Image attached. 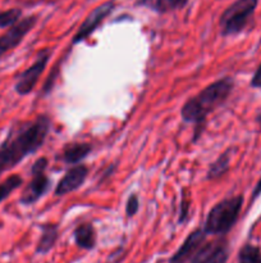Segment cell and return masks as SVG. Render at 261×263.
<instances>
[{"instance_id":"17","label":"cell","mask_w":261,"mask_h":263,"mask_svg":"<svg viewBox=\"0 0 261 263\" xmlns=\"http://www.w3.org/2000/svg\"><path fill=\"white\" fill-rule=\"evenodd\" d=\"M238 263H261V249L253 244H245L238 252Z\"/></svg>"},{"instance_id":"21","label":"cell","mask_w":261,"mask_h":263,"mask_svg":"<svg viewBox=\"0 0 261 263\" xmlns=\"http://www.w3.org/2000/svg\"><path fill=\"white\" fill-rule=\"evenodd\" d=\"M189 211H191V200H189L188 195L186 192H183L181 199V205H179V217H178V223H186L189 218Z\"/></svg>"},{"instance_id":"3","label":"cell","mask_w":261,"mask_h":263,"mask_svg":"<svg viewBox=\"0 0 261 263\" xmlns=\"http://www.w3.org/2000/svg\"><path fill=\"white\" fill-rule=\"evenodd\" d=\"M243 195L225 198L209 211L204 223V231L207 235H227L240 218L243 207Z\"/></svg>"},{"instance_id":"19","label":"cell","mask_w":261,"mask_h":263,"mask_svg":"<svg viewBox=\"0 0 261 263\" xmlns=\"http://www.w3.org/2000/svg\"><path fill=\"white\" fill-rule=\"evenodd\" d=\"M22 18V9L10 8V9L0 12V28H9Z\"/></svg>"},{"instance_id":"7","label":"cell","mask_w":261,"mask_h":263,"mask_svg":"<svg viewBox=\"0 0 261 263\" xmlns=\"http://www.w3.org/2000/svg\"><path fill=\"white\" fill-rule=\"evenodd\" d=\"M114 0H109V2H105L102 3V4L97 5V7L95 8V9H92L91 12H90V14L84 18L83 22L81 23V26H79V28L77 30V32L74 33V36L72 37L71 45H78V44L87 40V39H89L90 36L102 25V22L114 12Z\"/></svg>"},{"instance_id":"16","label":"cell","mask_w":261,"mask_h":263,"mask_svg":"<svg viewBox=\"0 0 261 263\" xmlns=\"http://www.w3.org/2000/svg\"><path fill=\"white\" fill-rule=\"evenodd\" d=\"M23 185V179L20 175H10L4 181L0 182V203L7 200L12 195L13 192L19 189Z\"/></svg>"},{"instance_id":"18","label":"cell","mask_w":261,"mask_h":263,"mask_svg":"<svg viewBox=\"0 0 261 263\" xmlns=\"http://www.w3.org/2000/svg\"><path fill=\"white\" fill-rule=\"evenodd\" d=\"M216 241H205L201 248L194 253L189 263H209L216 248Z\"/></svg>"},{"instance_id":"10","label":"cell","mask_w":261,"mask_h":263,"mask_svg":"<svg viewBox=\"0 0 261 263\" xmlns=\"http://www.w3.org/2000/svg\"><path fill=\"white\" fill-rule=\"evenodd\" d=\"M206 236L207 234L205 233L202 228H199L192 231V233H189L188 236L184 239L183 244L178 248V251L170 257L169 263H186L191 261L194 253L206 241Z\"/></svg>"},{"instance_id":"2","label":"cell","mask_w":261,"mask_h":263,"mask_svg":"<svg viewBox=\"0 0 261 263\" xmlns=\"http://www.w3.org/2000/svg\"><path fill=\"white\" fill-rule=\"evenodd\" d=\"M234 89V80L229 76L222 77L211 82L196 95L186 100L181 108V117L183 122L193 125L192 141L197 143L206 126L207 117L215 109L224 104Z\"/></svg>"},{"instance_id":"24","label":"cell","mask_w":261,"mask_h":263,"mask_svg":"<svg viewBox=\"0 0 261 263\" xmlns=\"http://www.w3.org/2000/svg\"><path fill=\"white\" fill-rule=\"evenodd\" d=\"M260 194H261V179L258 180L257 185H256L255 189H253V192H252V200H255L256 198H257Z\"/></svg>"},{"instance_id":"6","label":"cell","mask_w":261,"mask_h":263,"mask_svg":"<svg viewBox=\"0 0 261 263\" xmlns=\"http://www.w3.org/2000/svg\"><path fill=\"white\" fill-rule=\"evenodd\" d=\"M51 55H53V49L51 48L41 49L37 55H36L33 63L18 74L14 82V91L18 95L26 97V95L31 94L33 91L38 80L41 79L42 73L45 72Z\"/></svg>"},{"instance_id":"22","label":"cell","mask_w":261,"mask_h":263,"mask_svg":"<svg viewBox=\"0 0 261 263\" xmlns=\"http://www.w3.org/2000/svg\"><path fill=\"white\" fill-rule=\"evenodd\" d=\"M140 211V199L137 194H130L125 203V215L127 217H133Z\"/></svg>"},{"instance_id":"11","label":"cell","mask_w":261,"mask_h":263,"mask_svg":"<svg viewBox=\"0 0 261 263\" xmlns=\"http://www.w3.org/2000/svg\"><path fill=\"white\" fill-rule=\"evenodd\" d=\"M92 153V145L84 141H73L68 143L63 148L60 154V161L67 164H79Z\"/></svg>"},{"instance_id":"15","label":"cell","mask_w":261,"mask_h":263,"mask_svg":"<svg viewBox=\"0 0 261 263\" xmlns=\"http://www.w3.org/2000/svg\"><path fill=\"white\" fill-rule=\"evenodd\" d=\"M230 158H232V151L227 149L214 162H211L206 172L207 181H216V180L222 179L229 171Z\"/></svg>"},{"instance_id":"12","label":"cell","mask_w":261,"mask_h":263,"mask_svg":"<svg viewBox=\"0 0 261 263\" xmlns=\"http://www.w3.org/2000/svg\"><path fill=\"white\" fill-rule=\"evenodd\" d=\"M188 2L189 0H137L135 5L146 8L158 14H166V13L183 9L188 4Z\"/></svg>"},{"instance_id":"20","label":"cell","mask_w":261,"mask_h":263,"mask_svg":"<svg viewBox=\"0 0 261 263\" xmlns=\"http://www.w3.org/2000/svg\"><path fill=\"white\" fill-rule=\"evenodd\" d=\"M228 257H229V247L225 239H219L216 241V248H215L214 254L209 263H227Z\"/></svg>"},{"instance_id":"1","label":"cell","mask_w":261,"mask_h":263,"mask_svg":"<svg viewBox=\"0 0 261 263\" xmlns=\"http://www.w3.org/2000/svg\"><path fill=\"white\" fill-rule=\"evenodd\" d=\"M50 128L51 120L46 113L33 120L15 122L0 143V176L42 148Z\"/></svg>"},{"instance_id":"8","label":"cell","mask_w":261,"mask_h":263,"mask_svg":"<svg viewBox=\"0 0 261 263\" xmlns=\"http://www.w3.org/2000/svg\"><path fill=\"white\" fill-rule=\"evenodd\" d=\"M37 21V15H27V17L20 18L17 23L10 26V27L0 36V59H2L5 54L14 50V49L22 43L23 39L35 28Z\"/></svg>"},{"instance_id":"25","label":"cell","mask_w":261,"mask_h":263,"mask_svg":"<svg viewBox=\"0 0 261 263\" xmlns=\"http://www.w3.org/2000/svg\"><path fill=\"white\" fill-rule=\"evenodd\" d=\"M257 123H258V126H260V130H261V113L258 115V117H257Z\"/></svg>"},{"instance_id":"4","label":"cell","mask_w":261,"mask_h":263,"mask_svg":"<svg viewBox=\"0 0 261 263\" xmlns=\"http://www.w3.org/2000/svg\"><path fill=\"white\" fill-rule=\"evenodd\" d=\"M258 0H235L219 18V28L223 37L235 36L243 32L252 20Z\"/></svg>"},{"instance_id":"9","label":"cell","mask_w":261,"mask_h":263,"mask_svg":"<svg viewBox=\"0 0 261 263\" xmlns=\"http://www.w3.org/2000/svg\"><path fill=\"white\" fill-rule=\"evenodd\" d=\"M89 174L90 170L86 164L79 163L69 168L64 174V176L59 180L58 185L54 190V195L55 197H64V195L71 194V193L78 190L84 184Z\"/></svg>"},{"instance_id":"23","label":"cell","mask_w":261,"mask_h":263,"mask_svg":"<svg viewBox=\"0 0 261 263\" xmlns=\"http://www.w3.org/2000/svg\"><path fill=\"white\" fill-rule=\"evenodd\" d=\"M250 85L251 87H255V89H261V63L256 68L255 73H253L252 79H251Z\"/></svg>"},{"instance_id":"5","label":"cell","mask_w":261,"mask_h":263,"mask_svg":"<svg viewBox=\"0 0 261 263\" xmlns=\"http://www.w3.org/2000/svg\"><path fill=\"white\" fill-rule=\"evenodd\" d=\"M49 161L46 157H41L31 166V180L27 186L23 189L19 197L22 205H32L37 203L41 198L48 194L51 186V179L46 175Z\"/></svg>"},{"instance_id":"14","label":"cell","mask_w":261,"mask_h":263,"mask_svg":"<svg viewBox=\"0 0 261 263\" xmlns=\"http://www.w3.org/2000/svg\"><path fill=\"white\" fill-rule=\"evenodd\" d=\"M73 238L77 247L84 251H92L96 247L97 235L91 222L79 223L73 231Z\"/></svg>"},{"instance_id":"13","label":"cell","mask_w":261,"mask_h":263,"mask_svg":"<svg viewBox=\"0 0 261 263\" xmlns=\"http://www.w3.org/2000/svg\"><path fill=\"white\" fill-rule=\"evenodd\" d=\"M40 238H38L36 253L46 254L55 247L59 239V225L58 223L46 222L40 226Z\"/></svg>"}]
</instances>
